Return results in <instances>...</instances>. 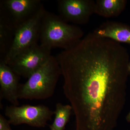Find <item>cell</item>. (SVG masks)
Returning a JSON list of instances; mask_svg holds the SVG:
<instances>
[{
	"label": "cell",
	"instance_id": "obj_1",
	"mask_svg": "<svg viewBox=\"0 0 130 130\" xmlns=\"http://www.w3.org/2000/svg\"><path fill=\"white\" fill-rule=\"evenodd\" d=\"M56 57L76 130H113L126 99L130 62L126 48L92 32Z\"/></svg>",
	"mask_w": 130,
	"mask_h": 130
},
{
	"label": "cell",
	"instance_id": "obj_2",
	"mask_svg": "<svg viewBox=\"0 0 130 130\" xmlns=\"http://www.w3.org/2000/svg\"><path fill=\"white\" fill-rule=\"evenodd\" d=\"M83 30L68 23L59 15L46 11L41 21L40 44L52 50L59 48L67 50L76 45L83 38Z\"/></svg>",
	"mask_w": 130,
	"mask_h": 130
},
{
	"label": "cell",
	"instance_id": "obj_3",
	"mask_svg": "<svg viewBox=\"0 0 130 130\" xmlns=\"http://www.w3.org/2000/svg\"><path fill=\"white\" fill-rule=\"evenodd\" d=\"M61 75L56 56L51 55L45 64L28 78L25 83L20 85L19 99L41 100L51 97Z\"/></svg>",
	"mask_w": 130,
	"mask_h": 130
},
{
	"label": "cell",
	"instance_id": "obj_4",
	"mask_svg": "<svg viewBox=\"0 0 130 130\" xmlns=\"http://www.w3.org/2000/svg\"><path fill=\"white\" fill-rule=\"evenodd\" d=\"M46 10L43 6L32 17L16 27L12 45L5 60L8 63L22 52L38 44L41 21Z\"/></svg>",
	"mask_w": 130,
	"mask_h": 130
},
{
	"label": "cell",
	"instance_id": "obj_5",
	"mask_svg": "<svg viewBox=\"0 0 130 130\" xmlns=\"http://www.w3.org/2000/svg\"><path fill=\"white\" fill-rule=\"evenodd\" d=\"M51 51L38 43L19 54L7 64L19 76L28 78L48 60L52 55Z\"/></svg>",
	"mask_w": 130,
	"mask_h": 130
},
{
	"label": "cell",
	"instance_id": "obj_6",
	"mask_svg": "<svg viewBox=\"0 0 130 130\" xmlns=\"http://www.w3.org/2000/svg\"><path fill=\"white\" fill-rule=\"evenodd\" d=\"M5 115L11 124L14 125L26 124L33 127H44L51 120L54 112L44 105H29L7 106Z\"/></svg>",
	"mask_w": 130,
	"mask_h": 130
},
{
	"label": "cell",
	"instance_id": "obj_7",
	"mask_svg": "<svg viewBox=\"0 0 130 130\" xmlns=\"http://www.w3.org/2000/svg\"><path fill=\"white\" fill-rule=\"evenodd\" d=\"M57 2L59 15L67 23L85 24L95 13V1L93 0H58Z\"/></svg>",
	"mask_w": 130,
	"mask_h": 130
},
{
	"label": "cell",
	"instance_id": "obj_8",
	"mask_svg": "<svg viewBox=\"0 0 130 130\" xmlns=\"http://www.w3.org/2000/svg\"><path fill=\"white\" fill-rule=\"evenodd\" d=\"M0 4L9 13L16 27L30 18L43 6L40 0H2Z\"/></svg>",
	"mask_w": 130,
	"mask_h": 130
},
{
	"label": "cell",
	"instance_id": "obj_9",
	"mask_svg": "<svg viewBox=\"0 0 130 130\" xmlns=\"http://www.w3.org/2000/svg\"><path fill=\"white\" fill-rule=\"evenodd\" d=\"M19 76L3 61H0V97L19 106Z\"/></svg>",
	"mask_w": 130,
	"mask_h": 130
},
{
	"label": "cell",
	"instance_id": "obj_10",
	"mask_svg": "<svg viewBox=\"0 0 130 130\" xmlns=\"http://www.w3.org/2000/svg\"><path fill=\"white\" fill-rule=\"evenodd\" d=\"M16 27L11 16L0 4V61L9 53L14 40Z\"/></svg>",
	"mask_w": 130,
	"mask_h": 130
},
{
	"label": "cell",
	"instance_id": "obj_11",
	"mask_svg": "<svg viewBox=\"0 0 130 130\" xmlns=\"http://www.w3.org/2000/svg\"><path fill=\"white\" fill-rule=\"evenodd\" d=\"M93 32L99 37L130 45V26L123 23L106 21L98 27Z\"/></svg>",
	"mask_w": 130,
	"mask_h": 130
},
{
	"label": "cell",
	"instance_id": "obj_12",
	"mask_svg": "<svg viewBox=\"0 0 130 130\" xmlns=\"http://www.w3.org/2000/svg\"><path fill=\"white\" fill-rule=\"evenodd\" d=\"M126 0H97L95 7V13L106 18L117 17L125 9Z\"/></svg>",
	"mask_w": 130,
	"mask_h": 130
},
{
	"label": "cell",
	"instance_id": "obj_13",
	"mask_svg": "<svg viewBox=\"0 0 130 130\" xmlns=\"http://www.w3.org/2000/svg\"><path fill=\"white\" fill-rule=\"evenodd\" d=\"M73 111L71 105H64L58 103L56 104L54 120L50 126V130H64Z\"/></svg>",
	"mask_w": 130,
	"mask_h": 130
},
{
	"label": "cell",
	"instance_id": "obj_14",
	"mask_svg": "<svg viewBox=\"0 0 130 130\" xmlns=\"http://www.w3.org/2000/svg\"><path fill=\"white\" fill-rule=\"evenodd\" d=\"M10 123L2 115H0V130H12Z\"/></svg>",
	"mask_w": 130,
	"mask_h": 130
},
{
	"label": "cell",
	"instance_id": "obj_15",
	"mask_svg": "<svg viewBox=\"0 0 130 130\" xmlns=\"http://www.w3.org/2000/svg\"><path fill=\"white\" fill-rule=\"evenodd\" d=\"M126 120L127 121V122L130 123V112H129V113L127 115V116H126Z\"/></svg>",
	"mask_w": 130,
	"mask_h": 130
},
{
	"label": "cell",
	"instance_id": "obj_16",
	"mask_svg": "<svg viewBox=\"0 0 130 130\" xmlns=\"http://www.w3.org/2000/svg\"><path fill=\"white\" fill-rule=\"evenodd\" d=\"M129 73H130V62H129Z\"/></svg>",
	"mask_w": 130,
	"mask_h": 130
}]
</instances>
